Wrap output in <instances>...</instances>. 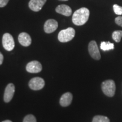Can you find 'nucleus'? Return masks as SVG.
I'll return each instance as SVG.
<instances>
[{
    "label": "nucleus",
    "mask_w": 122,
    "mask_h": 122,
    "mask_svg": "<svg viewBox=\"0 0 122 122\" xmlns=\"http://www.w3.org/2000/svg\"><path fill=\"white\" fill-rule=\"evenodd\" d=\"M59 1H68V0H59Z\"/></svg>",
    "instance_id": "5701e85b"
},
{
    "label": "nucleus",
    "mask_w": 122,
    "mask_h": 122,
    "mask_svg": "<svg viewBox=\"0 0 122 122\" xmlns=\"http://www.w3.org/2000/svg\"><path fill=\"white\" fill-rule=\"evenodd\" d=\"M45 86V81L41 77H36L32 78L29 82V86L34 91L40 90Z\"/></svg>",
    "instance_id": "39448f33"
},
{
    "label": "nucleus",
    "mask_w": 122,
    "mask_h": 122,
    "mask_svg": "<svg viewBox=\"0 0 122 122\" xmlns=\"http://www.w3.org/2000/svg\"><path fill=\"white\" fill-rule=\"evenodd\" d=\"M92 122H110V120L105 116L96 115L93 119Z\"/></svg>",
    "instance_id": "dca6fc26"
},
{
    "label": "nucleus",
    "mask_w": 122,
    "mask_h": 122,
    "mask_svg": "<svg viewBox=\"0 0 122 122\" xmlns=\"http://www.w3.org/2000/svg\"><path fill=\"white\" fill-rule=\"evenodd\" d=\"M2 45L7 51H11L15 47V42L13 37L10 33H5L2 37Z\"/></svg>",
    "instance_id": "20e7f679"
},
{
    "label": "nucleus",
    "mask_w": 122,
    "mask_h": 122,
    "mask_svg": "<svg viewBox=\"0 0 122 122\" xmlns=\"http://www.w3.org/2000/svg\"><path fill=\"white\" fill-rule=\"evenodd\" d=\"M15 93V86L13 84L10 83L7 85L5 90L4 100L5 102H9L13 98Z\"/></svg>",
    "instance_id": "6e6552de"
},
{
    "label": "nucleus",
    "mask_w": 122,
    "mask_h": 122,
    "mask_svg": "<svg viewBox=\"0 0 122 122\" xmlns=\"http://www.w3.org/2000/svg\"><path fill=\"white\" fill-rule=\"evenodd\" d=\"M100 48L103 51H107L111 49H114V45L113 43H111L110 42L103 41L101 43Z\"/></svg>",
    "instance_id": "4468645a"
},
{
    "label": "nucleus",
    "mask_w": 122,
    "mask_h": 122,
    "mask_svg": "<svg viewBox=\"0 0 122 122\" xmlns=\"http://www.w3.org/2000/svg\"><path fill=\"white\" fill-rule=\"evenodd\" d=\"M56 11L57 13L66 16H69L72 14V9L71 7L69 6L64 4L58 6L56 9Z\"/></svg>",
    "instance_id": "f8f14e48"
},
{
    "label": "nucleus",
    "mask_w": 122,
    "mask_h": 122,
    "mask_svg": "<svg viewBox=\"0 0 122 122\" xmlns=\"http://www.w3.org/2000/svg\"><path fill=\"white\" fill-rule=\"evenodd\" d=\"M23 122H37V121H36V119L35 116L32 114H29V115L25 116Z\"/></svg>",
    "instance_id": "f3484780"
},
{
    "label": "nucleus",
    "mask_w": 122,
    "mask_h": 122,
    "mask_svg": "<svg viewBox=\"0 0 122 122\" xmlns=\"http://www.w3.org/2000/svg\"><path fill=\"white\" fill-rule=\"evenodd\" d=\"M3 61H4V56H3L2 53L0 52V65H2Z\"/></svg>",
    "instance_id": "412c9836"
},
{
    "label": "nucleus",
    "mask_w": 122,
    "mask_h": 122,
    "mask_svg": "<svg viewBox=\"0 0 122 122\" xmlns=\"http://www.w3.org/2000/svg\"><path fill=\"white\" fill-rule=\"evenodd\" d=\"M75 35V30L73 28H69L61 30L59 32L58 39L61 42H67L72 40Z\"/></svg>",
    "instance_id": "f03ea898"
},
{
    "label": "nucleus",
    "mask_w": 122,
    "mask_h": 122,
    "mask_svg": "<svg viewBox=\"0 0 122 122\" xmlns=\"http://www.w3.org/2000/svg\"><path fill=\"white\" fill-rule=\"evenodd\" d=\"M102 90L105 95L108 97H113L115 94L116 86L114 80H107L102 83Z\"/></svg>",
    "instance_id": "7ed1b4c3"
},
{
    "label": "nucleus",
    "mask_w": 122,
    "mask_h": 122,
    "mask_svg": "<svg viewBox=\"0 0 122 122\" xmlns=\"http://www.w3.org/2000/svg\"><path fill=\"white\" fill-rule=\"evenodd\" d=\"M26 70L30 73H39L42 70L41 64L37 61H33L27 65Z\"/></svg>",
    "instance_id": "0eeeda50"
},
{
    "label": "nucleus",
    "mask_w": 122,
    "mask_h": 122,
    "mask_svg": "<svg viewBox=\"0 0 122 122\" xmlns=\"http://www.w3.org/2000/svg\"><path fill=\"white\" fill-rule=\"evenodd\" d=\"M112 39L117 42H119L122 37V30H115L112 33Z\"/></svg>",
    "instance_id": "2eb2a0df"
},
{
    "label": "nucleus",
    "mask_w": 122,
    "mask_h": 122,
    "mask_svg": "<svg viewBox=\"0 0 122 122\" xmlns=\"http://www.w3.org/2000/svg\"><path fill=\"white\" fill-rule=\"evenodd\" d=\"M2 122H12L10 120H5V121H3Z\"/></svg>",
    "instance_id": "4be33fe9"
},
{
    "label": "nucleus",
    "mask_w": 122,
    "mask_h": 122,
    "mask_svg": "<svg viewBox=\"0 0 122 122\" xmlns=\"http://www.w3.org/2000/svg\"><path fill=\"white\" fill-rule=\"evenodd\" d=\"M89 9L82 7L75 11L72 15V22L76 25H82L85 24L89 17Z\"/></svg>",
    "instance_id": "f257e3e1"
},
{
    "label": "nucleus",
    "mask_w": 122,
    "mask_h": 122,
    "mask_svg": "<svg viewBox=\"0 0 122 122\" xmlns=\"http://www.w3.org/2000/svg\"><path fill=\"white\" fill-rule=\"evenodd\" d=\"M19 43L23 46H28L31 44L32 39L28 33L25 32L20 33L18 36Z\"/></svg>",
    "instance_id": "9b49d317"
},
{
    "label": "nucleus",
    "mask_w": 122,
    "mask_h": 122,
    "mask_svg": "<svg viewBox=\"0 0 122 122\" xmlns=\"http://www.w3.org/2000/svg\"><path fill=\"white\" fill-rule=\"evenodd\" d=\"M113 9L114 11L115 14L118 15H122V7L118 5L115 4L113 6Z\"/></svg>",
    "instance_id": "a211bd4d"
},
{
    "label": "nucleus",
    "mask_w": 122,
    "mask_h": 122,
    "mask_svg": "<svg viewBox=\"0 0 122 122\" xmlns=\"http://www.w3.org/2000/svg\"><path fill=\"white\" fill-rule=\"evenodd\" d=\"M115 23L118 24V25L122 27V16H119L118 17H117L115 19Z\"/></svg>",
    "instance_id": "6ab92c4d"
},
{
    "label": "nucleus",
    "mask_w": 122,
    "mask_h": 122,
    "mask_svg": "<svg viewBox=\"0 0 122 122\" xmlns=\"http://www.w3.org/2000/svg\"><path fill=\"white\" fill-rule=\"evenodd\" d=\"M46 0H30L29 2V7L33 11H40L45 5Z\"/></svg>",
    "instance_id": "9d476101"
},
{
    "label": "nucleus",
    "mask_w": 122,
    "mask_h": 122,
    "mask_svg": "<svg viewBox=\"0 0 122 122\" xmlns=\"http://www.w3.org/2000/svg\"><path fill=\"white\" fill-rule=\"evenodd\" d=\"M9 0H0V7H4L8 4Z\"/></svg>",
    "instance_id": "aec40b11"
},
{
    "label": "nucleus",
    "mask_w": 122,
    "mask_h": 122,
    "mask_svg": "<svg viewBox=\"0 0 122 122\" xmlns=\"http://www.w3.org/2000/svg\"><path fill=\"white\" fill-rule=\"evenodd\" d=\"M72 94L71 93H65L61 97L60 101H59L60 105L63 107L68 106L72 102Z\"/></svg>",
    "instance_id": "ddd939ff"
},
{
    "label": "nucleus",
    "mask_w": 122,
    "mask_h": 122,
    "mask_svg": "<svg viewBox=\"0 0 122 122\" xmlns=\"http://www.w3.org/2000/svg\"><path fill=\"white\" fill-rule=\"evenodd\" d=\"M88 51L89 54L93 58L96 60L101 59V54L99 51L98 46L95 41H91L88 45Z\"/></svg>",
    "instance_id": "423d86ee"
},
{
    "label": "nucleus",
    "mask_w": 122,
    "mask_h": 122,
    "mask_svg": "<svg viewBox=\"0 0 122 122\" xmlns=\"http://www.w3.org/2000/svg\"><path fill=\"white\" fill-rule=\"evenodd\" d=\"M58 26V22L54 19H48L44 24V30L46 33H51L57 30Z\"/></svg>",
    "instance_id": "1a4fd4ad"
}]
</instances>
